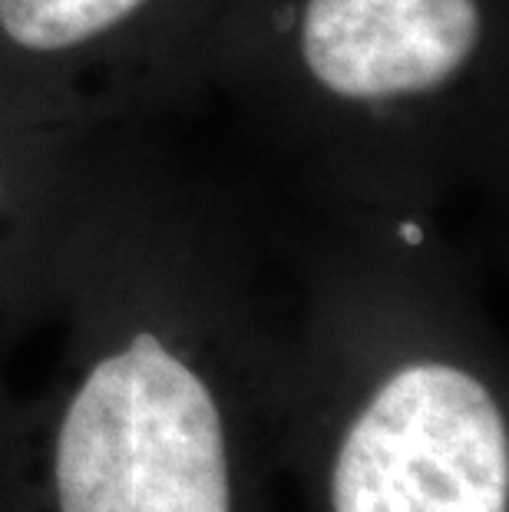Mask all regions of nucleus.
I'll use <instances>...</instances> for the list:
<instances>
[{"mask_svg": "<svg viewBox=\"0 0 509 512\" xmlns=\"http://www.w3.org/2000/svg\"><path fill=\"white\" fill-rule=\"evenodd\" d=\"M404 238H407V242H420V228L404 225Z\"/></svg>", "mask_w": 509, "mask_h": 512, "instance_id": "obj_5", "label": "nucleus"}, {"mask_svg": "<svg viewBox=\"0 0 509 512\" xmlns=\"http://www.w3.org/2000/svg\"><path fill=\"white\" fill-rule=\"evenodd\" d=\"M57 512H232L212 390L156 334L103 357L63 413Z\"/></svg>", "mask_w": 509, "mask_h": 512, "instance_id": "obj_1", "label": "nucleus"}, {"mask_svg": "<svg viewBox=\"0 0 509 512\" xmlns=\"http://www.w3.org/2000/svg\"><path fill=\"white\" fill-rule=\"evenodd\" d=\"M476 43V0H308L301 24L311 76L344 100L437 90Z\"/></svg>", "mask_w": 509, "mask_h": 512, "instance_id": "obj_3", "label": "nucleus"}, {"mask_svg": "<svg viewBox=\"0 0 509 512\" xmlns=\"http://www.w3.org/2000/svg\"><path fill=\"white\" fill-rule=\"evenodd\" d=\"M146 0H0V27L24 50H67L116 27Z\"/></svg>", "mask_w": 509, "mask_h": 512, "instance_id": "obj_4", "label": "nucleus"}, {"mask_svg": "<svg viewBox=\"0 0 509 512\" xmlns=\"http://www.w3.org/2000/svg\"><path fill=\"white\" fill-rule=\"evenodd\" d=\"M334 512H509V437L467 370L420 361L387 377L341 440Z\"/></svg>", "mask_w": 509, "mask_h": 512, "instance_id": "obj_2", "label": "nucleus"}]
</instances>
